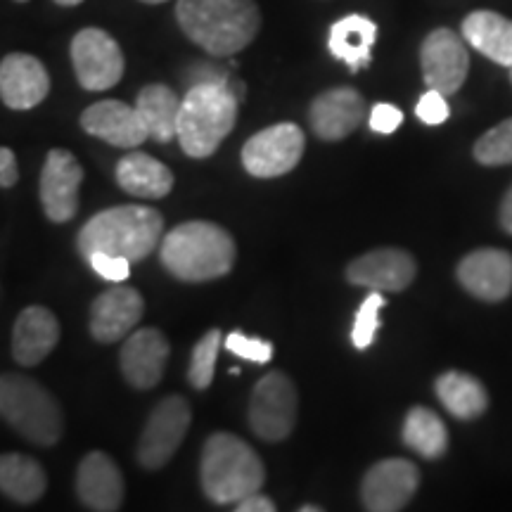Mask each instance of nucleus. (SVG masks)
<instances>
[{
  "mask_svg": "<svg viewBox=\"0 0 512 512\" xmlns=\"http://www.w3.org/2000/svg\"><path fill=\"white\" fill-rule=\"evenodd\" d=\"M176 19L183 34L214 57L242 53L261 29L256 0H178Z\"/></svg>",
  "mask_w": 512,
  "mask_h": 512,
  "instance_id": "obj_1",
  "label": "nucleus"
},
{
  "mask_svg": "<svg viewBox=\"0 0 512 512\" xmlns=\"http://www.w3.org/2000/svg\"><path fill=\"white\" fill-rule=\"evenodd\" d=\"M162 266L183 283L223 278L235 264V242L228 230L209 221H188L164 235Z\"/></svg>",
  "mask_w": 512,
  "mask_h": 512,
  "instance_id": "obj_2",
  "label": "nucleus"
},
{
  "mask_svg": "<svg viewBox=\"0 0 512 512\" xmlns=\"http://www.w3.org/2000/svg\"><path fill=\"white\" fill-rule=\"evenodd\" d=\"M164 233V216L152 207L126 204L98 211L79 230V252L83 259L95 252L126 256L128 261H143L155 252Z\"/></svg>",
  "mask_w": 512,
  "mask_h": 512,
  "instance_id": "obj_3",
  "label": "nucleus"
},
{
  "mask_svg": "<svg viewBox=\"0 0 512 512\" xmlns=\"http://www.w3.org/2000/svg\"><path fill=\"white\" fill-rule=\"evenodd\" d=\"M200 482L211 503L228 505L261 491L266 467L247 441L228 432H216L204 441Z\"/></svg>",
  "mask_w": 512,
  "mask_h": 512,
  "instance_id": "obj_4",
  "label": "nucleus"
},
{
  "mask_svg": "<svg viewBox=\"0 0 512 512\" xmlns=\"http://www.w3.org/2000/svg\"><path fill=\"white\" fill-rule=\"evenodd\" d=\"M240 100L228 83L190 86L178 117V143L192 159L211 157L238 121Z\"/></svg>",
  "mask_w": 512,
  "mask_h": 512,
  "instance_id": "obj_5",
  "label": "nucleus"
},
{
  "mask_svg": "<svg viewBox=\"0 0 512 512\" xmlns=\"http://www.w3.org/2000/svg\"><path fill=\"white\" fill-rule=\"evenodd\" d=\"M0 413L12 430L36 446H55L62 437L60 403L31 377L17 373L0 377Z\"/></svg>",
  "mask_w": 512,
  "mask_h": 512,
  "instance_id": "obj_6",
  "label": "nucleus"
},
{
  "mask_svg": "<svg viewBox=\"0 0 512 512\" xmlns=\"http://www.w3.org/2000/svg\"><path fill=\"white\" fill-rule=\"evenodd\" d=\"M297 422V389L285 373H268L256 382L249 401V427L264 441L290 437Z\"/></svg>",
  "mask_w": 512,
  "mask_h": 512,
  "instance_id": "obj_7",
  "label": "nucleus"
},
{
  "mask_svg": "<svg viewBox=\"0 0 512 512\" xmlns=\"http://www.w3.org/2000/svg\"><path fill=\"white\" fill-rule=\"evenodd\" d=\"M192 420L190 403L183 396H166L147 418L138 441V465L162 470L176 456Z\"/></svg>",
  "mask_w": 512,
  "mask_h": 512,
  "instance_id": "obj_8",
  "label": "nucleus"
},
{
  "mask_svg": "<svg viewBox=\"0 0 512 512\" xmlns=\"http://www.w3.org/2000/svg\"><path fill=\"white\" fill-rule=\"evenodd\" d=\"M72 64L81 88L110 91L124 76L126 62L119 43L98 27L81 29L72 41Z\"/></svg>",
  "mask_w": 512,
  "mask_h": 512,
  "instance_id": "obj_9",
  "label": "nucleus"
},
{
  "mask_svg": "<svg viewBox=\"0 0 512 512\" xmlns=\"http://www.w3.org/2000/svg\"><path fill=\"white\" fill-rule=\"evenodd\" d=\"M304 131L297 124H275L252 136L242 147V164L254 178H278L302 162Z\"/></svg>",
  "mask_w": 512,
  "mask_h": 512,
  "instance_id": "obj_10",
  "label": "nucleus"
},
{
  "mask_svg": "<svg viewBox=\"0 0 512 512\" xmlns=\"http://www.w3.org/2000/svg\"><path fill=\"white\" fill-rule=\"evenodd\" d=\"M465 38L456 31L441 27L427 34L420 48L422 79L427 88L448 95L458 93L470 72V53H467Z\"/></svg>",
  "mask_w": 512,
  "mask_h": 512,
  "instance_id": "obj_11",
  "label": "nucleus"
},
{
  "mask_svg": "<svg viewBox=\"0 0 512 512\" xmlns=\"http://www.w3.org/2000/svg\"><path fill=\"white\" fill-rule=\"evenodd\" d=\"M420 486V472L411 460L387 458L366 472L361 484L363 508L370 512L403 510Z\"/></svg>",
  "mask_w": 512,
  "mask_h": 512,
  "instance_id": "obj_12",
  "label": "nucleus"
},
{
  "mask_svg": "<svg viewBox=\"0 0 512 512\" xmlns=\"http://www.w3.org/2000/svg\"><path fill=\"white\" fill-rule=\"evenodd\" d=\"M83 169L69 150H50L41 171V202L50 221L67 223L79 211Z\"/></svg>",
  "mask_w": 512,
  "mask_h": 512,
  "instance_id": "obj_13",
  "label": "nucleus"
},
{
  "mask_svg": "<svg viewBox=\"0 0 512 512\" xmlns=\"http://www.w3.org/2000/svg\"><path fill=\"white\" fill-rule=\"evenodd\" d=\"M458 280L482 302H503L512 294V254L505 249H475L458 264Z\"/></svg>",
  "mask_w": 512,
  "mask_h": 512,
  "instance_id": "obj_14",
  "label": "nucleus"
},
{
  "mask_svg": "<svg viewBox=\"0 0 512 512\" xmlns=\"http://www.w3.org/2000/svg\"><path fill=\"white\" fill-rule=\"evenodd\" d=\"M418 275V264L408 252L396 247L373 249L358 256L347 268L351 285L377 292H403Z\"/></svg>",
  "mask_w": 512,
  "mask_h": 512,
  "instance_id": "obj_15",
  "label": "nucleus"
},
{
  "mask_svg": "<svg viewBox=\"0 0 512 512\" xmlns=\"http://www.w3.org/2000/svg\"><path fill=\"white\" fill-rule=\"evenodd\" d=\"M368 117V105L363 95L354 88H330V91L320 93L311 102L309 119L313 133L320 140H344L356 131Z\"/></svg>",
  "mask_w": 512,
  "mask_h": 512,
  "instance_id": "obj_16",
  "label": "nucleus"
},
{
  "mask_svg": "<svg viewBox=\"0 0 512 512\" xmlns=\"http://www.w3.org/2000/svg\"><path fill=\"white\" fill-rule=\"evenodd\" d=\"M171 347L157 328H143L128 335L121 349V375L133 389H152L162 382Z\"/></svg>",
  "mask_w": 512,
  "mask_h": 512,
  "instance_id": "obj_17",
  "label": "nucleus"
},
{
  "mask_svg": "<svg viewBox=\"0 0 512 512\" xmlns=\"http://www.w3.org/2000/svg\"><path fill=\"white\" fill-rule=\"evenodd\" d=\"M50 93L43 62L27 53H10L0 62V98L10 110H34Z\"/></svg>",
  "mask_w": 512,
  "mask_h": 512,
  "instance_id": "obj_18",
  "label": "nucleus"
},
{
  "mask_svg": "<svg viewBox=\"0 0 512 512\" xmlns=\"http://www.w3.org/2000/svg\"><path fill=\"white\" fill-rule=\"evenodd\" d=\"M81 126L88 136L105 140L114 147H138L150 138L136 105L121 100H102L81 114Z\"/></svg>",
  "mask_w": 512,
  "mask_h": 512,
  "instance_id": "obj_19",
  "label": "nucleus"
},
{
  "mask_svg": "<svg viewBox=\"0 0 512 512\" xmlns=\"http://www.w3.org/2000/svg\"><path fill=\"white\" fill-rule=\"evenodd\" d=\"M145 302L138 290L117 283L112 290L102 292L91 306V335L102 344L124 339L140 323Z\"/></svg>",
  "mask_w": 512,
  "mask_h": 512,
  "instance_id": "obj_20",
  "label": "nucleus"
},
{
  "mask_svg": "<svg viewBox=\"0 0 512 512\" xmlns=\"http://www.w3.org/2000/svg\"><path fill=\"white\" fill-rule=\"evenodd\" d=\"M76 491H79V501L88 510L114 512L124 501V477L110 456L93 451L81 460Z\"/></svg>",
  "mask_w": 512,
  "mask_h": 512,
  "instance_id": "obj_21",
  "label": "nucleus"
},
{
  "mask_svg": "<svg viewBox=\"0 0 512 512\" xmlns=\"http://www.w3.org/2000/svg\"><path fill=\"white\" fill-rule=\"evenodd\" d=\"M60 342V323L53 311L43 306H29L19 313L12 332V356L19 366L29 368L41 363Z\"/></svg>",
  "mask_w": 512,
  "mask_h": 512,
  "instance_id": "obj_22",
  "label": "nucleus"
},
{
  "mask_svg": "<svg viewBox=\"0 0 512 512\" xmlns=\"http://www.w3.org/2000/svg\"><path fill=\"white\" fill-rule=\"evenodd\" d=\"M377 24L363 15H347L330 27L328 50L332 57L344 62L351 72H361L373 62V46Z\"/></svg>",
  "mask_w": 512,
  "mask_h": 512,
  "instance_id": "obj_23",
  "label": "nucleus"
},
{
  "mask_svg": "<svg viewBox=\"0 0 512 512\" xmlns=\"http://www.w3.org/2000/svg\"><path fill=\"white\" fill-rule=\"evenodd\" d=\"M467 46L501 67H512V19L494 10H475L463 19Z\"/></svg>",
  "mask_w": 512,
  "mask_h": 512,
  "instance_id": "obj_24",
  "label": "nucleus"
},
{
  "mask_svg": "<svg viewBox=\"0 0 512 512\" xmlns=\"http://www.w3.org/2000/svg\"><path fill=\"white\" fill-rule=\"evenodd\" d=\"M119 188L143 200H162L174 188V174L169 166L157 162L145 152H131L117 166Z\"/></svg>",
  "mask_w": 512,
  "mask_h": 512,
  "instance_id": "obj_25",
  "label": "nucleus"
},
{
  "mask_svg": "<svg viewBox=\"0 0 512 512\" xmlns=\"http://www.w3.org/2000/svg\"><path fill=\"white\" fill-rule=\"evenodd\" d=\"M183 100L164 83H150L136 98V110L143 117L147 133L157 143H171L178 138V117Z\"/></svg>",
  "mask_w": 512,
  "mask_h": 512,
  "instance_id": "obj_26",
  "label": "nucleus"
},
{
  "mask_svg": "<svg viewBox=\"0 0 512 512\" xmlns=\"http://www.w3.org/2000/svg\"><path fill=\"white\" fill-rule=\"evenodd\" d=\"M434 392L446 411L458 420H477L489 406V394H486L484 384L477 377L458 373V370L439 375L434 382Z\"/></svg>",
  "mask_w": 512,
  "mask_h": 512,
  "instance_id": "obj_27",
  "label": "nucleus"
},
{
  "mask_svg": "<svg viewBox=\"0 0 512 512\" xmlns=\"http://www.w3.org/2000/svg\"><path fill=\"white\" fill-rule=\"evenodd\" d=\"M48 477L38 460L22 453H5L0 458V489L10 501L31 505L46 494Z\"/></svg>",
  "mask_w": 512,
  "mask_h": 512,
  "instance_id": "obj_28",
  "label": "nucleus"
},
{
  "mask_svg": "<svg viewBox=\"0 0 512 512\" xmlns=\"http://www.w3.org/2000/svg\"><path fill=\"white\" fill-rule=\"evenodd\" d=\"M403 441L418 456L439 460L448 448V430L437 413L430 408L415 406L403 420Z\"/></svg>",
  "mask_w": 512,
  "mask_h": 512,
  "instance_id": "obj_29",
  "label": "nucleus"
},
{
  "mask_svg": "<svg viewBox=\"0 0 512 512\" xmlns=\"http://www.w3.org/2000/svg\"><path fill=\"white\" fill-rule=\"evenodd\" d=\"M219 349H221V332L219 330H209L200 342L195 344L190 356V370H188V380L195 389H209V384L214 382V373H216V358H219Z\"/></svg>",
  "mask_w": 512,
  "mask_h": 512,
  "instance_id": "obj_30",
  "label": "nucleus"
},
{
  "mask_svg": "<svg viewBox=\"0 0 512 512\" xmlns=\"http://www.w3.org/2000/svg\"><path fill=\"white\" fill-rule=\"evenodd\" d=\"M475 159L484 166L512 164V119L496 124L475 143Z\"/></svg>",
  "mask_w": 512,
  "mask_h": 512,
  "instance_id": "obj_31",
  "label": "nucleus"
},
{
  "mask_svg": "<svg viewBox=\"0 0 512 512\" xmlns=\"http://www.w3.org/2000/svg\"><path fill=\"white\" fill-rule=\"evenodd\" d=\"M384 306L382 292L370 290L366 302L361 304V309L356 313L354 328H351V342L356 349H368L375 342L377 330H380V311Z\"/></svg>",
  "mask_w": 512,
  "mask_h": 512,
  "instance_id": "obj_32",
  "label": "nucleus"
},
{
  "mask_svg": "<svg viewBox=\"0 0 512 512\" xmlns=\"http://www.w3.org/2000/svg\"><path fill=\"white\" fill-rule=\"evenodd\" d=\"M226 349L230 354L245 358V361L252 363H268L273 358V344L264 342V339H256V337H247L242 335L240 330L230 332L226 337Z\"/></svg>",
  "mask_w": 512,
  "mask_h": 512,
  "instance_id": "obj_33",
  "label": "nucleus"
},
{
  "mask_svg": "<svg viewBox=\"0 0 512 512\" xmlns=\"http://www.w3.org/2000/svg\"><path fill=\"white\" fill-rule=\"evenodd\" d=\"M88 264L100 278L110 280V283H126L128 273H131V261L126 256H114V254H105V252H95L88 256Z\"/></svg>",
  "mask_w": 512,
  "mask_h": 512,
  "instance_id": "obj_34",
  "label": "nucleus"
},
{
  "mask_svg": "<svg viewBox=\"0 0 512 512\" xmlns=\"http://www.w3.org/2000/svg\"><path fill=\"white\" fill-rule=\"evenodd\" d=\"M415 114H418V119L422 121V124L439 126V124H444L448 117H451V107H448L444 93L434 91V88H427V93L422 95V98L418 100V105H415Z\"/></svg>",
  "mask_w": 512,
  "mask_h": 512,
  "instance_id": "obj_35",
  "label": "nucleus"
},
{
  "mask_svg": "<svg viewBox=\"0 0 512 512\" xmlns=\"http://www.w3.org/2000/svg\"><path fill=\"white\" fill-rule=\"evenodd\" d=\"M401 124H403V112L396 105H389V102H377L373 110H370L368 126L373 128L375 133L389 136V133H394Z\"/></svg>",
  "mask_w": 512,
  "mask_h": 512,
  "instance_id": "obj_36",
  "label": "nucleus"
},
{
  "mask_svg": "<svg viewBox=\"0 0 512 512\" xmlns=\"http://www.w3.org/2000/svg\"><path fill=\"white\" fill-rule=\"evenodd\" d=\"M190 86H197V83H230V76L226 69H216L214 64H195L190 69Z\"/></svg>",
  "mask_w": 512,
  "mask_h": 512,
  "instance_id": "obj_37",
  "label": "nucleus"
},
{
  "mask_svg": "<svg viewBox=\"0 0 512 512\" xmlns=\"http://www.w3.org/2000/svg\"><path fill=\"white\" fill-rule=\"evenodd\" d=\"M17 178L19 171L15 152H12L10 147H3V150H0V185H3V188H12V185L17 183Z\"/></svg>",
  "mask_w": 512,
  "mask_h": 512,
  "instance_id": "obj_38",
  "label": "nucleus"
},
{
  "mask_svg": "<svg viewBox=\"0 0 512 512\" xmlns=\"http://www.w3.org/2000/svg\"><path fill=\"white\" fill-rule=\"evenodd\" d=\"M235 508H238V512H273L275 503L268 496L261 494V491H256V494L242 498L240 503H235Z\"/></svg>",
  "mask_w": 512,
  "mask_h": 512,
  "instance_id": "obj_39",
  "label": "nucleus"
},
{
  "mask_svg": "<svg viewBox=\"0 0 512 512\" xmlns=\"http://www.w3.org/2000/svg\"><path fill=\"white\" fill-rule=\"evenodd\" d=\"M501 228L512 235V188L505 192L501 202Z\"/></svg>",
  "mask_w": 512,
  "mask_h": 512,
  "instance_id": "obj_40",
  "label": "nucleus"
},
{
  "mask_svg": "<svg viewBox=\"0 0 512 512\" xmlns=\"http://www.w3.org/2000/svg\"><path fill=\"white\" fill-rule=\"evenodd\" d=\"M57 5H62V8H74V5H81L83 0H55Z\"/></svg>",
  "mask_w": 512,
  "mask_h": 512,
  "instance_id": "obj_41",
  "label": "nucleus"
},
{
  "mask_svg": "<svg viewBox=\"0 0 512 512\" xmlns=\"http://www.w3.org/2000/svg\"><path fill=\"white\" fill-rule=\"evenodd\" d=\"M320 508H316V505H304L302 512H318Z\"/></svg>",
  "mask_w": 512,
  "mask_h": 512,
  "instance_id": "obj_42",
  "label": "nucleus"
},
{
  "mask_svg": "<svg viewBox=\"0 0 512 512\" xmlns=\"http://www.w3.org/2000/svg\"><path fill=\"white\" fill-rule=\"evenodd\" d=\"M147 5H159V3H166V0H143Z\"/></svg>",
  "mask_w": 512,
  "mask_h": 512,
  "instance_id": "obj_43",
  "label": "nucleus"
},
{
  "mask_svg": "<svg viewBox=\"0 0 512 512\" xmlns=\"http://www.w3.org/2000/svg\"><path fill=\"white\" fill-rule=\"evenodd\" d=\"M17 3H27V0H17Z\"/></svg>",
  "mask_w": 512,
  "mask_h": 512,
  "instance_id": "obj_44",
  "label": "nucleus"
},
{
  "mask_svg": "<svg viewBox=\"0 0 512 512\" xmlns=\"http://www.w3.org/2000/svg\"><path fill=\"white\" fill-rule=\"evenodd\" d=\"M510 81H512V67H510Z\"/></svg>",
  "mask_w": 512,
  "mask_h": 512,
  "instance_id": "obj_45",
  "label": "nucleus"
}]
</instances>
